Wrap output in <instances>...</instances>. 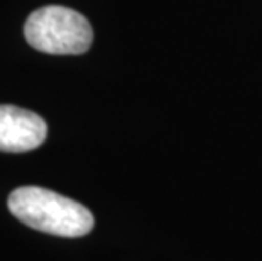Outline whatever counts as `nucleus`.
I'll use <instances>...</instances> for the list:
<instances>
[{
	"instance_id": "1",
	"label": "nucleus",
	"mask_w": 262,
	"mask_h": 261,
	"mask_svg": "<svg viewBox=\"0 0 262 261\" xmlns=\"http://www.w3.org/2000/svg\"><path fill=\"white\" fill-rule=\"evenodd\" d=\"M9 210L26 226L61 237H81L93 227L85 205L42 187H20L9 195Z\"/></svg>"
},
{
	"instance_id": "3",
	"label": "nucleus",
	"mask_w": 262,
	"mask_h": 261,
	"mask_svg": "<svg viewBox=\"0 0 262 261\" xmlns=\"http://www.w3.org/2000/svg\"><path fill=\"white\" fill-rule=\"evenodd\" d=\"M48 126L41 115L15 105H0V151L26 153L46 139Z\"/></svg>"
},
{
	"instance_id": "2",
	"label": "nucleus",
	"mask_w": 262,
	"mask_h": 261,
	"mask_svg": "<svg viewBox=\"0 0 262 261\" xmlns=\"http://www.w3.org/2000/svg\"><path fill=\"white\" fill-rule=\"evenodd\" d=\"M26 41L48 54H83L88 51L93 31L80 12L63 5L34 10L24 26Z\"/></svg>"
}]
</instances>
